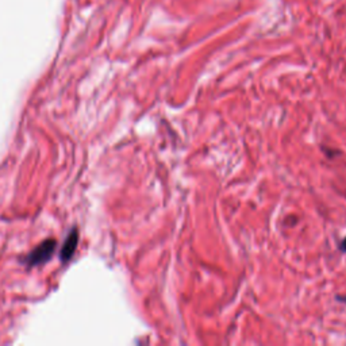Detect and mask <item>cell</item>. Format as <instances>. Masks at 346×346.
Returning <instances> with one entry per match:
<instances>
[{"instance_id": "cell-2", "label": "cell", "mask_w": 346, "mask_h": 346, "mask_svg": "<svg viewBox=\"0 0 346 346\" xmlns=\"http://www.w3.org/2000/svg\"><path fill=\"white\" fill-rule=\"evenodd\" d=\"M78 242V233L77 230H72L65 241L64 246H62V250H61V260L62 261H68V260L73 255L74 250H76V246H77Z\"/></svg>"}, {"instance_id": "cell-3", "label": "cell", "mask_w": 346, "mask_h": 346, "mask_svg": "<svg viewBox=\"0 0 346 346\" xmlns=\"http://www.w3.org/2000/svg\"><path fill=\"white\" fill-rule=\"evenodd\" d=\"M341 249H342V251H346V238L343 239V242L341 243Z\"/></svg>"}, {"instance_id": "cell-1", "label": "cell", "mask_w": 346, "mask_h": 346, "mask_svg": "<svg viewBox=\"0 0 346 346\" xmlns=\"http://www.w3.org/2000/svg\"><path fill=\"white\" fill-rule=\"evenodd\" d=\"M56 249V242L53 239H48L43 243H41L37 249L31 251L30 254L27 255V264L29 265H38L42 264L43 261H46L52 257L53 251Z\"/></svg>"}]
</instances>
